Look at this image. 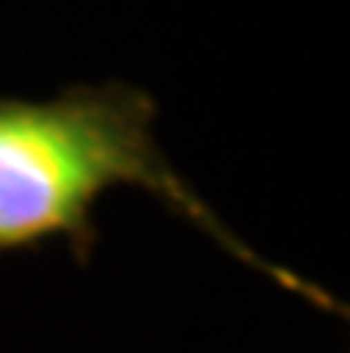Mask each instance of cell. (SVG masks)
Returning <instances> with one entry per match:
<instances>
[{
    "instance_id": "obj_1",
    "label": "cell",
    "mask_w": 350,
    "mask_h": 353,
    "mask_svg": "<svg viewBox=\"0 0 350 353\" xmlns=\"http://www.w3.org/2000/svg\"><path fill=\"white\" fill-rule=\"evenodd\" d=\"M157 103L136 86H72L50 100L0 97V254L65 239L79 268L97 250L93 211L111 190H143L225 254L329 314L347 307L282 264L264 261L204 200L157 143Z\"/></svg>"
}]
</instances>
